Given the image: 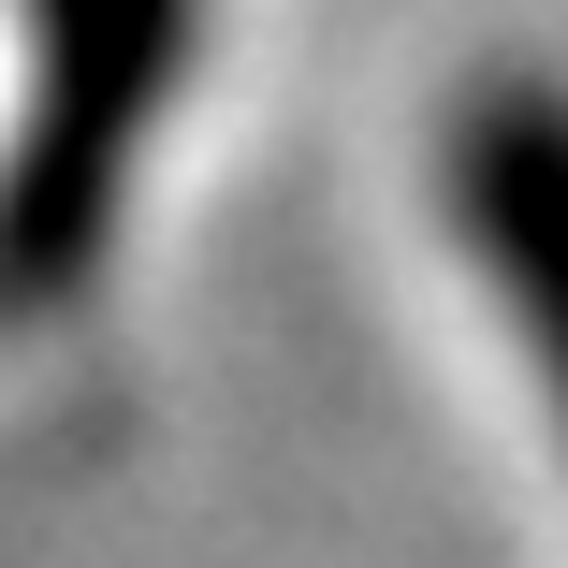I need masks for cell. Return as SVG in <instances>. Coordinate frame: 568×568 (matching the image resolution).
<instances>
[{"mask_svg":"<svg viewBox=\"0 0 568 568\" xmlns=\"http://www.w3.org/2000/svg\"><path fill=\"white\" fill-rule=\"evenodd\" d=\"M190 59V0H44V73L0 175V306H59L118 219V161Z\"/></svg>","mask_w":568,"mask_h":568,"instance_id":"obj_1","label":"cell"},{"mask_svg":"<svg viewBox=\"0 0 568 568\" xmlns=\"http://www.w3.org/2000/svg\"><path fill=\"white\" fill-rule=\"evenodd\" d=\"M452 204H467V248L496 263L510 321L539 335V365L568 394V102L554 88H481L467 132H452Z\"/></svg>","mask_w":568,"mask_h":568,"instance_id":"obj_2","label":"cell"}]
</instances>
